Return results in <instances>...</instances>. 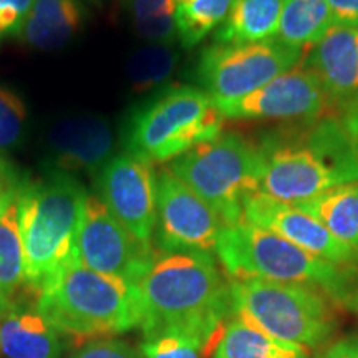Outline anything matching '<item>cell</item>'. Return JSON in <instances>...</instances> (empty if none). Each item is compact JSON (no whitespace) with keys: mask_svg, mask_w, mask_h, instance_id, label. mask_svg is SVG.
<instances>
[{"mask_svg":"<svg viewBox=\"0 0 358 358\" xmlns=\"http://www.w3.org/2000/svg\"><path fill=\"white\" fill-rule=\"evenodd\" d=\"M145 337L182 334L203 340L214 353L232 315L229 279L213 252H159L138 284Z\"/></svg>","mask_w":358,"mask_h":358,"instance_id":"6da1fadb","label":"cell"},{"mask_svg":"<svg viewBox=\"0 0 358 358\" xmlns=\"http://www.w3.org/2000/svg\"><path fill=\"white\" fill-rule=\"evenodd\" d=\"M261 192L297 204L358 181V156L342 122L330 116L280 123L256 141Z\"/></svg>","mask_w":358,"mask_h":358,"instance_id":"7a4b0ae2","label":"cell"},{"mask_svg":"<svg viewBox=\"0 0 358 358\" xmlns=\"http://www.w3.org/2000/svg\"><path fill=\"white\" fill-rule=\"evenodd\" d=\"M35 303L58 334L78 343L111 338L143 320L136 284L92 271L77 256L43 282Z\"/></svg>","mask_w":358,"mask_h":358,"instance_id":"3957f363","label":"cell"},{"mask_svg":"<svg viewBox=\"0 0 358 358\" xmlns=\"http://www.w3.org/2000/svg\"><path fill=\"white\" fill-rule=\"evenodd\" d=\"M87 196L77 179L64 171H53L38 181H22L17 213L29 292L37 295L48 277L77 256Z\"/></svg>","mask_w":358,"mask_h":358,"instance_id":"277c9868","label":"cell"},{"mask_svg":"<svg viewBox=\"0 0 358 358\" xmlns=\"http://www.w3.org/2000/svg\"><path fill=\"white\" fill-rule=\"evenodd\" d=\"M216 256L229 280L264 279L319 289L329 297H345L358 272L335 266L254 224L224 226Z\"/></svg>","mask_w":358,"mask_h":358,"instance_id":"5b68a950","label":"cell"},{"mask_svg":"<svg viewBox=\"0 0 358 358\" xmlns=\"http://www.w3.org/2000/svg\"><path fill=\"white\" fill-rule=\"evenodd\" d=\"M224 116L201 88L166 87L138 106L124 129L127 153L148 164L171 163L222 133Z\"/></svg>","mask_w":358,"mask_h":358,"instance_id":"8992f818","label":"cell"},{"mask_svg":"<svg viewBox=\"0 0 358 358\" xmlns=\"http://www.w3.org/2000/svg\"><path fill=\"white\" fill-rule=\"evenodd\" d=\"M229 287L232 315L282 342L317 348L337 329L329 295L319 289L264 279L229 280Z\"/></svg>","mask_w":358,"mask_h":358,"instance_id":"52a82bcc","label":"cell"},{"mask_svg":"<svg viewBox=\"0 0 358 358\" xmlns=\"http://www.w3.org/2000/svg\"><path fill=\"white\" fill-rule=\"evenodd\" d=\"M168 169L211 206L226 226L243 222L245 203L261 192L256 141L234 131L194 146Z\"/></svg>","mask_w":358,"mask_h":358,"instance_id":"ba28073f","label":"cell"},{"mask_svg":"<svg viewBox=\"0 0 358 358\" xmlns=\"http://www.w3.org/2000/svg\"><path fill=\"white\" fill-rule=\"evenodd\" d=\"M303 50L277 38L241 45H208L198 58L196 75L216 106L243 98L301 64Z\"/></svg>","mask_w":358,"mask_h":358,"instance_id":"9c48e42d","label":"cell"},{"mask_svg":"<svg viewBox=\"0 0 358 358\" xmlns=\"http://www.w3.org/2000/svg\"><path fill=\"white\" fill-rule=\"evenodd\" d=\"M155 256L153 248L138 241L98 196H87L77 236V259L83 266L138 285Z\"/></svg>","mask_w":358,"mask_h":358,"instance_id":"30bf717a","label":"cell"},{"mask_svg":"<svg viewBox=\"0 0 358 358\" xmlns=\"http://www.w3.org/2000/svg\"><path fill=\"white\" fill-rule=\"evenodd\" d=\"M224 226L211 206L168 168L156 173L155 239L159 252H214Z\"/></svg>","mask_w":358,"mask_h":358,"instance_id":"8fae6325","label":"cell"},{"mask_svg":"<svg viewBox=\"0 0 358 358\" xmlns=\"http://www.w3.org/2000/svg\"><path fill=\"white\" fill-rule=\"evenodd\" d=\"M327 105L319 80L299 64L256 92L217 108L226 120L290 123L324 116Z\"/></svg>","mask_w":358,"mask_h":358,"instance_id":"7c38bea8","label":"cell"},{"mask_svg":"<svg viewBox=\"0 0 358 358\" xmlns=\"http://www.w3.org/2000/svg\"><path fill=\"white\" fill-rule=\"evenodd\" d=\"M98 198L143 244L153 248L156 227V173L151 164L124 153L98 171Z\"/></svg>","mask_w":358,"mask_h":358,"instance_id":"4fadbf2b","label":"cell"},{"mask_svg":"<svg viewBox=\"0 0 358 358\" xmlns=\"http://www.w3.org/2000/svg\"><path fill=\"white\" fill-rule=\"evenodd\" d=\"M243 222L275 232L313 256L358 272V250L338 241L297 206L257 192L244 206Z\"/></svg>","mask_w":358,"mask_h":358,"instance_id":"5bb4252c","label":"cell"},{"mask_svg":"<svg viewBox=\"0 0 358 358\" xmlns=\"http://www.w3.org/2000/svg\"><path fill=\"white\" fill-rule=\"evenodd\" d=\"M303 65L319 80L329 105L343 111L358 105V29L334 25L310 47Z\"/></svg>","mask_w":358,"mask_h":358,"instance_id":"9a60e30c","label":"cell"},{"mask_svg":"<svg viewBox=\"0 0 358 358\" xmlns=\"http://www.w3.org/2000/svg\"><path fill=\"white\" fill-rule=\"evenodd\" d=\"M52 156L60 171H100L110 161L113 134L100 116H73L52 128Z\"/></svg>","mask_w":358,"mask_h":358,"instance_id":"2e32d148","label":"cell"},{"mask_svg":"<svg viewBox=\"0 0 358 358\" xmlns=\"http://www.w3.org/2000/svg\"><path fill=\"white\" fill-rule=\"evenodd\" d=\"M62 335L35 306L19 299L0 306V353L3 358H60Z\"/></svg>","mask_w":358,"mask_h":358,"instance_id":"e0dca14e","label":"cell"},{"mask_svg":"<svg viewBox=\"0 0 358 358\" xmlns=\"http://www.w3.org/2000/svg\"><path fill=\"white\" fill-rule=\"evenodd\" d=\"M82 25L78 0H34L19 35L37 50H58L71 42Z\"/></svg>","mask_w":358,"mask_h":358,"instance_id":"ac0fdd59","label":"cell"},{"mask_svg":"<svg viewBox=\"0 0 358 358\" xmlns=\"http://www.w3.org/2000/svg\"><path fill=\"white\" fill-rule=\"evenodd\" d=\"M284 0H232L214 43L241 45L275 38Z\"/></svg>","mask_w":358,"mask_h":358,"instance_id":"d6986e66","label":"cell"},{"mask_svg":"<svg viewBox=\"0 0 358 358\" xmlns=\"http://www.w3.org/2000/svg\"><path fill=\"white\" fill-rule=\"evenodd\" d=\"M294 206L319 221L343 244L358 250V181L332 187Z\"/></svg>","mask_w":358,"mask_h":358,"instance_id":"ffe728a7","label":"cell"},{"mask_svg":"<svg viewBox=\"0 0 358 358\" xmlns=\"http://www.w3.org/2000/svg\"><path fill=\"white\" fill-rule=\"evenodd\" d=\"M213 358H307V350L271 337L232 315L226 322Z\"/></svg>","mask_w":358,"mask_h":358,"instance_id":"44dd1931","label":"cell"},{"mask_svg":"<svg viewBox=\"0 0 358 358\" xmlns=\"http://www.w3.org/2000/svg\"><path fill=\"white\" fill-rule=\"evenodd\" d=\"M332 27L327 0H284L275 38L303 50L313 47Z\"/></svg>","mask_w":358,"mask_h":358,"instance_id":"7402d4cb","label":"cell"},{"mask_svg":"<svg viewBox=\"0 0 358 358\" xmlns=\"http://www.w3.org/2000/svg\"><path fill=\"white\" fill-rule=\"evenodd\" d=\"M24 287L27 289L24 249L17 198H13L0 208V306L15 301Z\"/></svg>","mask_w":358,"mask_h":358,"instance_id":"603a6c76","label":"cell"},{"mask_svg":"<svg viewBox=\"0 0 358 358\" xmlns=\"http://www.w3.org/2000/svg\"><path fill=\"white\" fill-rule=\"evenodd\" d=\"M174 3L179 42L192 48L222 25L232 0H174Z\"/></svg>","mask_w":358,"mask_h":358,"instance_id":"cb8c5ba5","label":"cell"},{"mask_svg":"<svg viewBox=\"0 0 358 358\" xmlns=\"http://www.w3.org/2000/svg\"><path fill=\"white\" fill-rule=\"evenodd\" d=\"M134 30L148 43L173 45L176 32L174 0H124Z\"/></svg>","mask_w":358,"mask_h":358,"instance_id":"d4e9b609","label":"cell"},{"mask_svg":"<svg viewBox=\"0 0 358 358\" xmlns=\"http://www.w3.org/2000/svg\"><path fill=\"white\" fill-rule=\"evenodd\" d=\"M179 60V53L173 45H155L138 48L131 53L127 73L134 92H148L168 82Z\"/></svg>","mask_w":358,"mask_h":358,"instance_id":"484cf974","label":"cell"},{"mask_svg":"<svg viewBox=\"0 0 358 358\" xmlns=\"http://www.w3.org/2000/svg\"><path fill=\"white\" fill-rule=\"evenodd\" d=\"M140 353L143 358H208L213 352L191 335L159 334L143 338Z\"/></svg>","mask_w":358,"mask_h":358,"instance_id":"4316f807","label":"cell"},{"mask_svg":"<svg viewBox=\"0 0 358 358\" xmlns=\"http://www.w3.org/2000/svg\"><path fill=\"white\" fill-rule=\"evenodd\" d=\"M27 123V108L12 90L0 87V151L12 150L22 141Z\"/></svg>","mask_w":358,"mask_h":358,"instance_id":"83f0119b","label":"cell"},{"mask_svg":"<svg viewBox=\"0 0 358 358\" xmlns=\"http://www.w3.org/2000/svg\"><path fill=\"white\" fill-rule=\"evenodd\" d=\"M70 358H143V355L122 340L100 338L87 342Z\"/></svg>","mask_w":358,"mask_h":358,"instance_id":"f1b7e54d","label":"cell"},{"mask_svg":"<svg viewBox=\"0 0 358 358\" xmlns=\"http://www.w3.org/2000/svg\"><path fill=\"white\" fill-rule=\"evenodd\" d=\"M34 0H0V38L19 35Z\"/></svg>","mask_w":358,"mask_h":358,"instance_id":"f546056e","label":"cell"},{"mask_svg":"<svg viewBox=\"0 0 358 358\" xmlns=\"http://www.w3.org/2000/svg\"><path fill=\"white\" fill-rule=\"evenodd\" d=\"M334 25L358 29V0H327Z\"/></svg>","mask_w":358,"mask_h":358,"instance_id":"4dcf8cb0","label":"cell"},{"mask_svg":"<svg viewBox=\"0 0 358 358\" xmlns=\"http://www.w3.org/2000/svg\"><path fill=\"white\" fill-rule=\"evenodd\" d=\"M22 181H17L13 178L8 168H0V208L19 194Z\"/></svg>","mask_w":358,"mask_h":358,"instance_id":"1f68e13d","label":"cell"},{"mask_svg":"<svg viewBox=\"0 0 358 358\" xmlns=\"http://www.w3.org/2000/svg\"><path fill=\"white\" fill-rule=\"evenodd\" d=\"M327 358H358V337L340 340L325 352Z\"/></svg>","mask_w":358,"mask_h":358,"instance_id":"d6a6232c","label":"cell"},{"mask_svg":"<svg viewBox=\"0 0 358 358\" xmlns=\"http://www.w3.org/2000/svg\"><path fill=\"white\" fill-rule=\"evenodd\" d=\"M340 122H342V127L358 156V105L343 111V118Z\"/></svg>","mask_w":358,"mask_h":358,"instance_id":"836d02e7","label":"cell"},{"mask_svg":"<svg viewBox=\"0 0 358 358\" xmlns=\"http://www.w3.org/2000/svg\"><path fill=\"white\" fill-rule=\"evenodd\" d=\"M350 303H352V307L355 308V310L358 312V292H357L355 295H353V299H352V302H350Z\"/></svg>","mask_w":358,"mask_h":358,"instance_id":"e575fe53","label":"cell"},{"mask_svg":"<svg viewBox=\"0 0 358 358\" xmlns=\"http://www.w3.org/2000/svg\"><path fill=\"white\" fill-rule=\"evenodd\" d=\"M319 358H327V357H325V355H322V357H319Z\"/></svg>","mask_w":358,"mask_h":358,"instance_id":"d590c367","label":"cell"},{"mask_svg":"<svg viewBox=\"0 0 358 358\" xmlns=\"http://www.w3.org/2000/svg\"><path fill=\"white\" fill-rule=\"evenodd\" d=\"M0 168H2V161H0Z\"/></svg>","mask_w":358,"mask_h":358,"instance_id":"8d00e7d4","label":"cell"}]
</instances>
